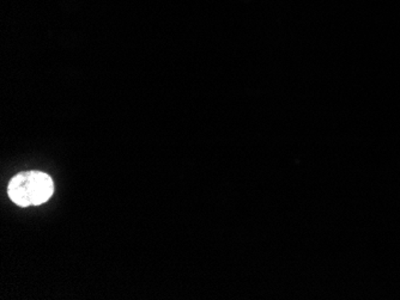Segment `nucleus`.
<instances>
[{
    "instance_id": "nucleus-1",
    "label": "nucleus",
    "mask_w": 400,
    "mask_h": 300,
    "mask_svg": "<svg viewBox=\"0 0 400 300\" xmlns=\"http://www.w3.org/2000/svg\"><path fill=\"white\" fill-rule=\"evenodd\" d=\"M53 193V179L41 171L20 172L13 176L8 186V198L21 207L42 205Z\"/></svg>"
}]
</instances>
